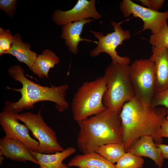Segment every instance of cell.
<instances>
[{
    "label": "cell",
    "mask_w": 168,
    "mask_h": 168,
    "mask_svg": "<svg viewBox=\"0 0 168 168\" xmlns=\"http://www.w3.org/2000/svg\"><path fill=\"white\" fill-rule=\"evenodd\" d=\"M0 164H2V162L4 160V156L2 155H0Z\"/></svg>",
    "instance_id": "f546056e"
},
{
    "label": "cell",
    "mask_w": 168,
    "mask_h": 168,
    "mask_svg": "<svg viewBox=\"0 0 168 168\" xmlns=\"http://www.w3.org/2000/svg\"><path fill=\"white\" fill-rule=\"evenodd\" d=\"M106 86L104 76L94 81L85 82L78 89L72 103L73 118L75 121H82L106 109L103 98Z\"/></svg>",
    "instance_id": "5b68a950"
},
{
    "label": "cell",
    "mask_w": 168,
    "mask_h": 168,
    "mask_svg": "<svg viewBox=\"0 0 168 168\" xmlns=\"http://www.w3.org/2000/svg\"><path fill=\"white\" fill-rule=\"evenodd\" d=\"M109 162L116 163L126 152L122 143H112L103 145L96 151Z\"/></svg>",
    "instance_id": "ffe728a7"
},
{
    "label": "cell",
    "mask_w": 168,
    "mask_h": 168,
    "mask_svg": "<svg viewBox=\"0 0 168 168\" xmlns=\"http://www.w3.org/2000/svg\"><path fill=\"white\" fill-rule=\"evenodd\" d=\"M41 109L37 114L27 112L14 113L16 118L28 128L32 135L39 142V152L50 154L62 152L64 149L58 142L56 133L44 120Z\"/></svg>",
    "instance_id": "52a82bcc"
},
{
    "label": "cell",
    "mask_w": 168,
    "mask_h": 168,
    "mask_svg": "<svg viewBox=\"0 0 168 168\" xmlns=\"http://www.w3.org/2000/svg\"><path fill=\"white\" fill-rule=\"evenodd\" d=\"M144 160L142 157L127 152L116 162L117 168H142Z\"/></svg>",
    "instance_id": "44dd1931"
},
{
    "label": "cell",
    "mask_w": 168,
    "mask_h": 168,
    "mask_svg": "<svg viewBox=\"0 0 168 168\" xmlns=\"http://www.w3.org/2000/svg\"><path fill=\"white\" fill-rule=\"evenodd\" d=\"M152 52L149 59L155 65L156 93L168 88V49L152 47Z\"/></svg>",
    "instance_id": "4fadbf2b"
},
{
    "label": "cell",
    "mask_w": 168,
    "mask_h": 168,
    "mask_svg": "<svg viewBox=\"0 0 168 168\" xmlns=\"http://www.w3.org/2000/svg\"><path fill=\"white\" fill-rule=\"evenodd\" d=\"M93 20L94 19H85L62 26L61 38L65 40V44L69 52L73 54H77L78 52V44L82 41L98 44V41L80 37L84 25Z\"/></svg>",
    "instance_id": "9a60e30c"
},
{
    "label": "cell",
    "mask_w": 168,
    "mask_h": 168,
    "mask_svg": "<svg viewBox=\"0 0 168 168\" xmlns=\"http://www.w3.org/2000/svg\"><path fill=\"white\" fill-rule=\"evenodd\" d=\"M67 165L69 167L90 166L97 168H117L115 165L95 152L77 155L71 159Z\"/></svg>",
    "instance_id": "d6986e66"
},
{
    "label": "cell",
    "mask_w": 168,
    "mask_h": 168,
    "mask_svg": "<svg viewBox=\"0 0 168 168\" xmlns=\"http://www.w3.org/2000/svg\"><path fill=\"white\" fill-rule=\"evenodd\" d=\"M123 130V144L126 152L141 137L151 136L156 143L162 138L159 130L163 119L168 117V109L144 104L135 97L124 105L120 113Z\"/></svg>",
    "instance_id": "6da1fadb"
},
{
    "label": "cell",
    "mask_w": 168,
    "mask_h": 168,
    "mask_svg": "<svg viewBox=\"0 0 168 168\" xmlns=\"http://www.w3.org/2000/svg\"><path fill=\"white\" fill-rule=\"evenodd\" d=\"M129 74L135 97L144 104L151 105L156 93L154 63L149 58L135 60L129 65Z\"/></svg>",
    "instance_id": "8992f818"
},
{
    "label": "cell",
    "mask_w": 168,
    "mask_h": 168,
    "mask_svg": "<svg viewBox=\"0 0 168 168\" xmlns=\"http://www.w3.org/2000/svg\"><path fill=\"white\" fill-rule=\"evenodd\" d=\"M156 145L161 149L164 159H168V145L162 143H156Z\"/></svg>",
    "instance_id": "83f0119b"
},
{
    "label": "cell",
    "mask_w": 168,
    "mask_h": 168,
    "mask_svg": "<svg viewBox=\"0 0 168 168\" xmlns=\"http://www.w3.org/2000/svg\"><path fill=\"white\" fill-rule=\"evenodd\" d=\"M30 150L38 162L40 168H69L63 161L74 153L76 150L74 147H68L63 151L50 154Z\"/></svg>",
    "instance_id": "2e32d148"
},
{
    "label": "cell",
    "mask_w": 168,
    "mask_h": 168,
    "mask_svg": "<svg viewBox=\"0 0 168 168\" xmlns=\"http://www.w3.org/2000/svg\"><path fill=\"white\" fill-rule=\"evenodd\" d=\"M141 3L152 10L158 11L163 6L164 0H140Z\"/></svg>",
    "instance_id": "484cf974"
},
{
    "label": "cell",
    "mask_w": 168,
    "mask_h": 168,
    "mask_svg": "<svg viewBox=\"0 0 168 168\" xmlns=\"http://www.w3.org/2000/svg\"><path fill=\"white\" fill-rule=\"evenodd\" d=\"M8 72L12 77L22 85V87L20 89L7 88L19 92L21 94V98L17 101H7L5 104V107L14 113H18L25 109H32L35 103L44 101L54 103L55 107L59 112L69 108V104L65 98L68 87V84L50 87L41 86L27 78L24 75V69L20 65L10 67Z\"/></svg>",
    "instance_id": "3957f363"
},
{
    "label": "cell",
    "mask_w": 168,
    "mask_h": 168,
    "mask_svg": "<svg viewBox=\"0 0 168 168\" xmlns=\"http://www.w3.org/2000/svg\"><path fill=\"white\" fill-rule=\"evenodd\" d=\"M160 137L168 138V117L164 118L161 124V127L159 130Z\"/></svg>",
    "instance_id": "4316f807"
},
{
    "label": "cell",
    "mask_w": 168,
    "mask_h": 168,
    "mask_svg": "<svg viewBox=\"0 0 168 168\" xmlns=\"http://www.w3.org/2000/svg\"><path fill=\"white\" fill-rule=\"evenodd\" d=\"M77 122L79 130L77 145L83 154L95 152L104 145L123 143L120 113L106 108L98 114Z\"/></svg>",
    "instance_id": "7a4b0ae2"
},
{
    "label": "cell",
    "mask_w": 168,
    "mask_h": 168,
    "mask_svg": "<svg viewBox=\"0 0 168 168\" xmlns=\"http://www.w3.org/2000/svg\"><path fill=\"white\" fill-rule=\"evenodd\" d=\"M30 47L28 43L22 41L21 35L16 33L14 35L10 49L5 54L12 55L20 62L26 64L30 70L37 58V54L31 50Z\"/></svg>",
    "instance_id": "e0dca14e"
},
{
    "label": "cell",
    "mask_w": 168,
    "mask_h": 168,
    "mask_svg": "<svg viewBox=\"0 0 168 168\" xmlns=\"http://www.w3.org/2000/svg\"><path fill=\"white\" fill-rule=\"evenodd\" d=\"M59 62V58L54 53L49 49H45L37 56L30 70L40 78H48L50 69Z\"/></svg>",
    "instance_id": "ac0fdd59"
},
{
    "label": "cell",
    "mask_w": 168,
    "mask_h": 168,
    "mask_svg": "<svg viewBox=\"0 0 168 168\" xmlns=\"http://www.w3.org/2000/svg\"><path fill=\"white\" fill-rule=\"evenodd\" d=\"M149 42L153 47H163L168 49V25L166 22L159 31L151 35Z\"/></svg>",
    "instance_id": "7402d4cb"
},
{
    "label": "cell",
    "mask_w": 168,
    "mask_h": 168,
    "mask_svg": "<svg viewBox=\"0 0 168 168\" xmlns=\"http://www.w3.org/2000/svg\"><path fill=\"white\" fill-rule=\"evenodd\" d=\"M79 168H97L95 166H81L79 167Z\"/></svg>",
    "instance_id": "f1b7e54d"
},
{
    "label": "cell",
    "mask_w": 168,
    "mask_h": 168,
    "mask_svg": "<svg viewBox=\"0 0 168 168\" xmlns=\"http://www.w3.org/2000/svg\"><path fill=\"white\" fill-rule=\"evenodd\" d=\"M14 113L9 108L5 107L0 113V124L5 136L19 140L29 149L39 152V142L30 135V130L25 124H21Z\"/></svg>",
    "instance_id": "30bf717a"
},
{
    "label": "cell",
    "mask_w": 168,
    "mask_h": 168,
    "mask_svg": "<svg viewBox=\"0 0 168 168\" xmlns=\"http://www.w3.org/2000/svg\"><path fill=\"white\" fill-rule=\"evenodd\" d=\"M17 1L16 0H0V9L9 16L12 17L16 11Z\"/></svg>",
    "instance_id": "d4e9b609"
},
{
    "label": "cell",
    "mask_w": 168,
    "mask_h": 168,
    "mask_svg": "<svg viewBox=\"0 0 168 168\" xmlns=\"http://www.w3.org/2000/svg\"><path fill=\"white\" fill-rule=\"evenodd\" d=\"M0 155L7 159L21 162L39 163L28 148L19 140L9 138L5 136L0 139Z\"/></svg>",
    "instance_id": "7c38bea8"
},
{
    "label": "cell",
    "mask_w": 168,
    "mask_h": 168,
    "mask_svg": "<svg viewBox=\"0 0 168 168\" xmlns=\"http://www.w3.org/2000/svg\"><path fill=\"white\" fill-rule=\"evenodd\" d=\"M129 64L111 62L104 75L107 82L103 102L106 108L120 113L124 104L135 97L129 74Z\"/></svg>",
    "instance_id": "277c9868"
},
{
    "label": "cell",
    "mask_w": 168,
    "mask_h": 168,
    "mask_svg": "<svg viewBox=\"0 0 168 168\" xmlns=\"http://www.w3.org/2000/svg\"><path fill=\"white\" fill-rule=\"evenodd\" d=\"M14 36L9 29L0 28V55L8 51L12 45Z\"/></svg>",
    "instance_id": "603a6c76"
},
{
    "label": "cell",
    "mask_w": 168,
    "mask_h": 168,
    "mask_svg": "<svg viewBox=\"0 0 168 168\" xmlns=\"http://www.w3.org/2000/svg\"><path fill=\"white\" fill-rule=\"evenodd\" d=\"M151 105L154 107L162 106L168 109V88L155 93Z\"/></svg>",
    "instance_id": "cb8c5ba5"
},
{
    "label": "cell",
    "mask_w": 168,
    "mask_h": 168,
    "mask_svg": "<svg viewBox=\"0 0 168 168\" xmlns=\"http://www.w3.org/2000/svg\"><path fill=\"white\" fill-rule=\"evenodd\" d=\"M121 23L112 21L111 24L113 27L114 31L108 33L106 35L101 32L90 30V32L98 40L97 46L90 52L91 57H96L101 53H105L110 56L112 62L113 63L129 64L130 62L129 58L126 56H119L116 50L117 48L122 45L124 41L131 37L130 31L123 30Z\"/></svg>",
    "instance_id": "ba28073f"
},
{
    "label": "cell",
    "mask_w": 168,
    "mask_h": 168,
    "mask_svg": "<svg viewBox=\"0 0 168 168\" xmlns=\"http://www.w3.org/2000/svg\"><path fill=\"white\" fill-rule=\"evenodd\" d=\"M120 9L125 17L132 14L140 18L143 22L142 31L150 30L153 34L158 33L168 19V11L163 12L154 11L130 0H123L120 2Z\"/></svg>",
    "instance_id": "9c48e42d"
},
{
    "label": "cell",
    "mask_w": 168,
    "mask_h": 168,
    "mask_svg": "<svg viewBox=\"0 0 168 168\" xmlns=\"http://www.w3.org/2000/svg\"><path fill=\"white\" fill-rule=\"evenodd\" d=\"M151 136H142L134 142L127 152L137 156L149 158L154 161L159 168H161L164 158L161 149L156 146Z\"/></svg>",
    "instance_id": "5bb4252c"
},
{
    "label": "cell",
    "mask_w": 168,
    "mask_h": 168,
    "mask_svg": "<svg viewBox=\"0 0 168 168\" xmlns=\"http://www.w3.org/2000/svg\"><path fill=\"white\" fill-rule=\"evenodd\" d=\"M96 2L95 0H78L74 7L69 10H55L52 19L56 24L61 26L91 18L99 19L102 16L96 8Z\"/></svg>",
    "instance_id": "8fae6325"
}]
</instances>
